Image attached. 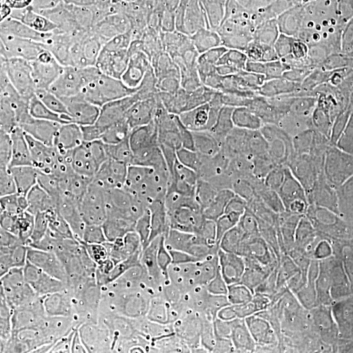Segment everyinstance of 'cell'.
Listing matches in <instances>:
<instances>
[{"mask_svg": "<svg viewBox=\"0 0 353 353\" xmlns=\"http://www.w3.org/2000/svg\"><path fill=\"white\" fill-rule=\"evenodd\" d=\"M67 0H1V7L12 6L24 19H43L62 12Z\"/></svg>", "mask_w": 353, "mask_h": 353, "instance_id": "cell-38", "label": "cell"}, {"mask_svg": "<svg viewBox=\"0 0 353 353\" xmlns=\"http://www.w3.org/2000/svg\"><path fill=\"white\" fill-rule=\"evenodd\" d=\"M122 199L132 211L144 245L161 252H176L188 249L195 240L202 214L173 201L164 190Z\"/></svg>", "mask_w": 353, "mask_h": 353, "instance_id": "cell-9", "label": "cell"}, {"mask_svg": "<svg viewBox=\"0 0 353 353\" xmlns=\"http://www.w3.org/2000/svg\"><path fill=\"white\" fill-rule=\"evenodd\" d=\"M163 258L169 284L202 280L204 262L190 248L176 252H163Z\"/></svg>", "mask_w": 353, "mask_h": 353, "instance_id": "cell-35", "label": "cell"}, {"mask_svg": "<svg viewBox=\"0 0 353 353\" xmlns=\"http://www.w3.org/2000/svg\"><path fill=\"white\" fill-rule=\"evenodd\" d=\"M134 8L151 12L179 13L191 10L194 0H126Z\"/></svg>", "mask_w": 353, "mask_h": 353, "instance_id": "cell-39", "label": "cell"}, {"mask_svg": "<svg viewBox=\"0 0 353 353\" xmlns=\"http://www.w3.org/2000/svg\"><path fill=\"white\" fill-rule=\"evenodd\" d=\"M122 249L112 243L70 237L61 230L37 252L67 278L92 290L108 292L114 263Z\"/></svg>", "mask_w": 353, "mask_h": 353, "instance_id": "cell-11", "label": "cell"}, {"mask_svg": "<svg viewBox=\"0 0 353 353\" xmlns=\"http://www.w3.org/2000/svg\"><path fill=\"white\" fill-rule=\"evenodd\" d=\"M0 67L59 79L89 88L101 75L105 64L88 67L75 63L36 39L17 34L1 43Z\"/></svg>", "mask_w": 353, "mask_h": 353, "instance_id": "cell-17", "label": "cell"}, {"mask_svg": "<svg viewBox=\"0 0 353 353\" xmlns=\"http://www.w3.org/2000/svg\"><path fill=\"white\" fill-rule=\"evenodd\" d=\"M169 170L163 137L128 132L99 181L121 198L161 189Z\"/></svg>", "mask_w": 353, "mask_h": 353, "instance_id": "cell-7", "label": "cell"}, {"mask_svg": "<svg viewBox=\"0 0 353 353\" xmlns=\"http://www.w3.org/2000/svg\"><path fill=\"white\" fill-rule=\"evenodd\" d=\"M262 58L261 43L252 29L237 26L210 34L181 62L208 89L229 74L259 63Z\"/></svg>", "mask_w": 353, "mask_h": 353, "instance_id": "cell-10", "label": "cell"}, {"mask_svg": "<svg viewBox=\"0 0 353 353\" xmlns=\"http://www.w3.org/2000/svg\"><path fill=\"white\" fill-rule=\"evenodd\" d=\"M20 34L36 39L81 65H103L113 58V51L89 30L70 21L63 12L43 19H26Z\"/></svg>", "mask_w": 353, "mask_h": 353, "instance_id": "cell-18", "label": "cell"}, {"mask_svg": "<svg viewBox=\"0 0 353 353\" xmlns=\"http://www.w3.org/2000/svg\"><path fill=\"white\" fill-rule=\"evenodd\" d=\"M348 122H350V121H348ZM350 125H351V126H352L353 128V122H350Z\"/></svg>", "mask_w": 353, "mask_h": 353, "instance_id": "cell-48", "label": "cell"}, {"mask_svg": "<svg viewBox=\"0 0 353 353\" xmlns=\"http://www.w3.org/2000/svg\"><path fill=\"white\" fill-rule=\"evenodd\" d=\"M0 353H26L20 335H0Z\"/></svg>", "mask_w": 353, "mask_h": 353, "instance_id": "cell-42", "label": "cell"}, {"mask_svg": "<svg viewBox=\"0 0 353 353\" xmlns=\"http://www.w3.org/2000/svg\"><path fill=\"white\" fill-rule=\"evenodd\" d=\"M21 274L24 279V316L20 334L64 331L61 299L48 261L34 252L21 265Z\"/></svg>", "mask_w": 353, "mask_h": 353, "instance_id": "cell-20", "label": "cell"}, {"mask_svg": "<svg viewBox=\"0 0 353 353\" xmlns=\"http://www.w3.org/2000/svg\"><path fill=\"white\" fill-rule=\"evenodd\" d=\"M294 1H297V3H301V4H310V0H294Z\"/></svg>", "mask_w": 353, "mask_h": 353, "instance_id": "cell-47", "label": "cell"}, {"mask_svg": "<svg viewBox=\"0 0 353 353\" xmlns=\"http://www.w3.org/2000/svg\"><path fill=\"white\" fill-rule=\"evenodd\" d=\"M131 353H168L164 352V351H160V350H157V348H154V347H151L150 344H145V345H143V347H140L138 348L137 351H134V352Z\"/></svg>", "mask_w": 353, "mask_h": 353, "instance_id": "cell-45", "label": "cell"}, {"mask_svg": "<svg viewBox=\"0 0 353 353\" xmlns=\"http://www.w3.org/2000/svg\"><path fill=\"white\" fill-rule=\"evenodd\" d=\"M303 132L314 157L338 152H353V128L347 118L330 102H325L301 121Z\"/></svg>", "mask_w": 353, "mask_h": 353, "instance_id": "cell-22", "label": "cell"}, {"mask_svg": "<svg viewBox=\"0 0 353 353\" xmlns=\"http://www.w3.org/2000/svg\"><path fill=\"white\" fill-rule=\"evenodd\" d=\"M1 114L38 115L63 123L89 99L87 87L0 67Z\"/></svg>", "mask_w": 353, "mask_h": 353, "instance_id": "cell-5", "label": "cell"}, {"mask_svg": "<svg viewBox=\"0 0 353 353\" xmlns=\"http://www.w3.org/2000/svg\"><path fill=\"white\" fill-rule=\"evenodd\" d=\"M125 4L126 0H67L62 12L70 21L81 26L106 17Z\"/></svg>", "mask_w": 353, "mask_h": 353, "instance_id": "cell-37", "label": "cell"}, {"mask_svg": "<svg viewBox=\"0 0 353 353\" xmlns=\"http://www.w3.org/2000/svg\"><path fill=\"white\" fill-rule=\"evenodd\" d=\"M316 212L314 190L310 194L272 203L258 217L252 237L262 261L293 250L309 240Z\"/></svg>", "mask_w": 353, "mask_h": 353, "instance_id": "cell-14", "label": "cell"}, {"mask_svg": "<svg viewBox=\"0 0 353 353\" xmlns=\"http://www.w3.org/2000/svg\"><path fill=\"white\" fill-rule=\"evenodd\" d=\"M252 4H268V3H272V1H276V0H246Z\"/></svg>", "mask_w": 353, "mask_h": 353, "instance_id": "cell-46", "label": "cell"}, {"mask_svg": "<svg viewBox=\"0 0 353 353\" xmlns=\"http://www.w3.org/2000/svg\"><path fill=\"white\" fill-rule=\"evenodd\" d=\"M275 202H278V196L270 186L214 205L202 214L201 225L190 249L202 258L205 268L216 254L250 239L258 217Z\"/></svg>", "mask_w": 353, "mask_h": 353, "instance_id": "cell-8", "label": "cell"}, {"mask_svg": "<svg viewBox=\"0 0 353 353\" xmlns=\"http://www.w3.org/2000/svg\"><path fill=\"white\" fill-rule=\"evenodd\" d=\"M71 190L93 214H97L105 223L126 232L134 240L144 245L143 236L140 234L132 211L127 203L112 190L102 185L99 179L72 181Z\"/></svg>", "mask_w": 353, "mask_h": 353, "instance_id": "cell-24", "label": "cell"}, {"mask_svg": "<svg viewBox=\"0 0 353 353\" xmlns=\"http://www.w3.org/2000/svg\"><path fill=\"white\" fill-rule=\"evenodd\" d=\"M310 1H312V0H310Z\"/></svg>", "mask_w": 353, "mask_h": 353, "instance_id": "cell-49", "label": "cell"}, {"mask_svg": "<svg viewBox=\"0 0 353 353\" xmlns=\"http://www.w3.org/2000/svg\"><path fill=\"white\" fill-rule=\"evenodd\" d=\"M316 157L301 134L294 141L290 153L281 165L274 183L271 185L275 191L278 201L290 199L313 192L318 182L314 176Z\"/></svg>", "mask_w": 353, "mask_h": 353, "instance_id": "cell-28", "label": "cell"}, {"mask_svg": "<svg viewBox=\"0 0 353 353\" xmlns=\"http://www.w3.org/2000/svg\"><path fill=\"white\" fill-rule=\"evenodd\" d=\"M76 353H112V352H109V351H105V350H100V348H92V347H88V345H84V344H81V343H79V341H77V350H76Z\"/></svg>", "mask_w": 353, "mask_h": 353, "instance_id": "cell-44", "label": "cell"}, {"mask_svg": "<svg viewBox=\"0 0 353 353\" xmlns=\"http://www.w3.org/2000/svg\"><path fill=\"white\" fill-rule=\"evenodd\" d=\"M163 141L169 170L161 190L196 214L267 189L276 178L258 176L240 157L204 147L190 131Z\"/></svg>", "mask_w": 353, "mask_h": 353, "instance_id": "cell-1", "label": "cell"}, {"mask_svg": "<svg viewBox=\"0 0 353 353\" xmlns=\"http://www.w3.org/2000/svg\"><path fill=\"white\" fill-rule=\"evenodd\" d=\"M258 117L256 99H232L207 89L190 132L204 147L241 159Z\"/></svg>", "mask_w": 353, "mask_h": 353, "instance_id": "cell-6", "label": "cell"}, {"mask_svg": "<svg viewBox=\"0 0 353 353\" xmlns=\"http://www.w3.org/2000/svg\"><path fill=\"white\" fill-rule=\"evenodd\" d=\"M113 51L115 63L152 67L165 62L156 49L145 21V11L122 6L115 12L81 26Z\"/></svg>", "mask_w": 353, "mask_h": 353, "instance_id": "cell-13", "label": "cell"}, {"mask_svg": "<svg viewBox=\"0 0 353 353\" xmlns=\"http://www.w3.org/2000/svg\"><path fill=\"white\" fill-rule=\"evenodd\" d=\"M328 10L336 21L350 26L353 19V0H326Z\"/></svg>", "mask_w": 353, "mask_h": 353, "instance_id": "cell-41", "label": "cell"}, {"mask_svg": "<svg viewBox=\"0 0 353 353\" xmlns=\"http://www.w3.org/2000/svg\"><path fill=\"white\" fill-rule=\"evenodd\" d=\"M205 90L182 62L164 64L143 93L139 132L156 137L189 132Z\"/></svg>", "mask_w": 353, "mask_h": 353, "instance_id": "cell-3", "label": "cell"}, {"mask_svg": "<svg viewBox=\"0 0 353 353\" xmlns=\"http://www.w3.org/2000/svg\"><path fill=\"white\" fill-rule=\"evenodd\" d=\"M256 330L217 316L203 330L189 353H252Z\"/></svg>", "mask_w": 353, "mask_h": 353, "instance_id": "cell-29", "label": "cell"}, {"mask_svg": "<svg viewBox=\"0 0 353 353\" xmlns=\"http://www.w3.org/2000/svg\"><path fill=\"white\" fill-rule=\"evenodd\" d=\"M26 19L17 12L12 6L1 7V19H0V41L1 43L20 34Z\"/></svg>", "mask_w": 353, "mask_h": 353, "instance_id": "cell-40", "label": "cell"}, {"mask_svg": "<svg viewBox=\"0 0 353 353\" xmlns=\"http://www.w3.org/2000/svg\"><path fill=\"white\" fill-rule=\"evenodd\" d=\"M147 344L168 353H189L198 330L169 284L134 307Z\"/></svg>", "mask_w": 353, "mask_h": 353, "instance_id": "cell-16", "label": "cell"}, {"mask_svg": "<svg viewBox=\"0 0 353 353\" xmlns=\"http://www.w3.org/2000/svg\"><path fill=\"white\" fill-rule=\"evenodd\" d=\"M262 263L252 237L216 254L204 268L202 280L214 290L237 287L255 278Z\"/></svg>", "mask_w": 353, "mask_h": 353, "instance_id": "cell-23", "label": "cell"}, {"mask_svg": "<svg viewBox=\"0 0 353 353\" xmlns=\"http://www.w3.org/2000/svg\"><path fill=\"white\" fill-rule=\"evenodd\" d=\"M326 100L345 118L353 115V61L344 64H321Z\"/></svg>", "mask_w": 353, "mask_h": 353, "instance_id": "cell-32", "label": "cell"}, {"mask_svg": "<svg viewBox=\"0 0 353 353\" xmlns=\"http://www.w3.org/2000/svg\"><path fill=\"white\" fill-rule=\"evenodd\" d=\"M24 316L21 267L0 262V335H19Z\"/></svg>", "mask_w": 353, "mask_h": 353, "instance_id": "cell-30", "label": "cell"}, {"mask_svg": "<svg viewBox=\"0 0 353 353\" xmlns=\"http://www.w3.org/2000/svg\"><path fill=\"white\" fill-rule=\"evenodd\" d=\"M169 287L199 334L217 318L211 297V288L203 280L169 284Z\"/></svg>", "mask_w": 353, "mask_h": 353, "instance_id": "cell-31", "label": "cell"}, {"mask_svg": "<svg viewBox=\"0 0 353 353\" xmlns=\"http://www.w3.org/2000/svg\"><path fill=\"white\" fill-rule=\"evenodd\" d=\"M339 353H353V321L351 326L348 328L345 341H344L343 345L339 348Z\"/></svg>", "mask_w": 353, "mask_h": 353, "instance_id": "cell-43", "label": "cell"}, {"mask_svg": "<svg viewBox=\"0 0 353 353\" xmlns=\"http://www.w3.org/2000/svg\"><path fill=\"white\" fill-rule=\"evenodd\" d=\"M72 181L99 179L127 138L101 103L89 96L75 115L61 123Z\"/></svg>", "mask_w": 353, "mask_h": 353, "instance_id": "cell-4", "label": "cell"}, {"mask_svg": "<svg viewBox=\"0 0 353 353\" xmlns=\"http://www.w3.org/2000/svg\"><path fill=\"white\" fill-rule=\"evenodd\" d=\"M36 252L29 216L19 203L0 196V262L21 267Z\"/></svg>", "mask_w": 353, "mask_h": 353, "instance_id": "cell-25", "label": "cell"}, {"mask_svg": "<svg viewBox=\"0 0 353 353\" xmlns=\"http://www.w3.org/2000/svg\"><path fill=\"white\" fill-rule=\"evenodd\" d=\"M256 278L265 306L303 292L318 290L316 255L309 241L293 250L265 258Z\"/></svg>", "mask_w": 353, "mask_h": 353, "instance_id": "cell-19", "label": "cell"}, {"mask_svg": "<svg viewBox=\"0 0 353 353\" xmlns=\"http://www.w3.org/2000/svg\"><path fill=\"white\" fill-rule=\"evenodd\" d=\"M211 297L216 316L248 325L256 331L265 326L267 310L256 276L233 288H211Z\"/></svg>", "mask_w": 353, "mask_h": 353, "instance_id": "cell-26", "label": "cell"}, {"mask_svg": "<svg viewBox=\"0 0 353 353\" xmlns=\"http://www.w3.org/2000/svg\"><path fill=\"white\" fill-rule=\"evenodd\" d=\"M314 176L318 185H352L353 152H338L316 159Z\"/></svg>", "mask_w": 353, "mask_h": 353, "instance_id": "cell-33", "label": "cell"}, {"mask_svg": "<svg viewBox=\"0 0 353 353\" xmlns=\"http://www.w3.org/2000/svg\"><path fill=\"white\" fill-rule=\"evenodd\" d=\"M58 224L63 233L75 239L112 243L123 249L143 245L93 214L71 189L58 201Z\"/></svg>", "mask_w": 353, "mask_h": 353, "instance_id": "cell-21", "label": "cell"}, {"mask_svg": "<svg viewBox=\"0 0 353 353\" xmlns=\"http://www.w3.org/2000/svg\"><path fill=\"white\" fill-rule=\"evenodd\" d=\"M281 79L285 84L287 103L301 121L306 114L327 102L318 64L294 54Z\"/></svg>", "mask_w": 353, "mask_h": 353, "instance_id": "cell-27", "label": "cell"}, {"mask_svg": "<svg viewBox=\"0 0 353 353\" xmlns=\"http://www.w3.org/2000/svg\"><path fill=\"white\" fill-rule=\"evenodd\" d=\"M352 61L350 26L331 17L328 23L321 52V64L348 63Z\"/></svg>", "mask_w": 353, "mask_h": 353, "instance_id": "cell-34", "label": "cell"}, {"mask_svg": "<svg viewBox=\"0 0 353 353\" xmlns=\"http://www.w3.org/2000/svg\"><path fill=\"white\" fill-rule=\"evenodd\" d=\"M258 112L255 132L241 159L258 176L275 178L303 134L301 119L285 102L265 105Z\"/></svg>", "mask_w": 353, "mask_h": 353, "instance_id": "cell-12", "label": "cell"}, {"mask_svg": "<svg viewBox=\"0 0 353 353\" xmlns=\"http://www.w3.org/2000/svg\"><path fill=\"white\" fill-rule=\"evenodd\" d=\"M169 284L163 252L148 245L122 249L114 263L108 293L121 307L131 310Z\"/></svg>", "mask_w": 353, "mask_h": 353, "instance_id": "cell-15", "label": "cell"}, {"mask_svg": "<svg viewBox=\"0 0 353 353\" xmlns=\"http://www.w3.org/2000/svg\"><path fill=\"white\" fill-rule=\"evenodd\" d=\"M1 135L10 140L26 174L46 195L59 201L71 189L72 176L59 122L38 115L1 114Z\"/></svg>", "mask_w": 353, "mask_h": 353, "instance_id": "cell-2", "label": "cell"}, {"mask_svg": "<svg viewBox=\"0 0 353 353\" xmlns=\"http://www.w3.org/2000/svg\"><path fill=\"white\" fill-rule=\"evenodd\" d=\"M26 353H76L77 341L65 331L19 334Z\"/></svg>", "mask_w": 353, "mask_h": 353, "instance_id": "cell-36", "label": "cell"}]
</instances>
